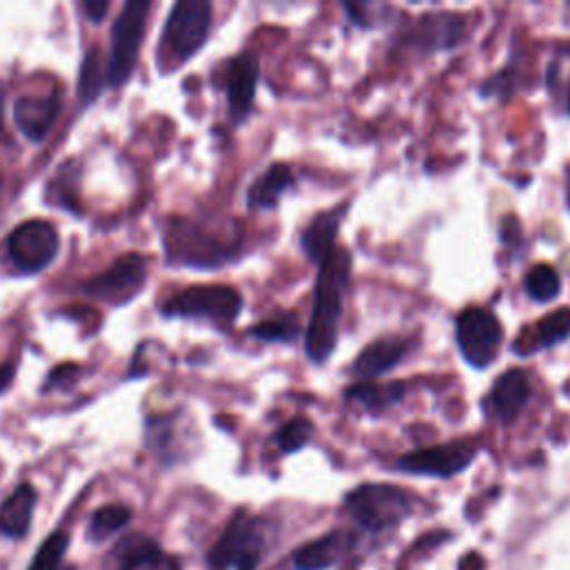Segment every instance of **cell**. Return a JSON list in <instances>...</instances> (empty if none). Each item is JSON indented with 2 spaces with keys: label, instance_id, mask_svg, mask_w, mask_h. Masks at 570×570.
<instances>
[{
  "label": "cell",
  "instance_id": "cell-1",
  "mask_svg": "<svg viewBox=\"0 0 570 570\" xmlns=\"http://www.w3.org/2000/svg\"><path fill=\"white\" fill-rule=\"evenodd\" d=\"M352 256L343 247H334L332 254L318 265L314 303L309 323L305 330V356L321 365L325 363L338 343V330L345 312V292L350 285Z\"/></svg>",
  "mask_w": 570,
  "mask_h": 570
},
{
  "label": "cell",
  "instance_id": "cell-2",
  "mask_svg": "<svg viewBox=\"0 0 570 570\" xmlns=\"http://www.w3.org/2000/svg\"><path fill=\"white\" fill-rule=\"evenodd\" d=\"M212 29V4L207 0H180L171 7L158 47V67L171 69L189 60Z\"/></svg>",
  "mask_w": 570,
  "mask_h": 570
},
{
  "label": "cell",
  "instance_id": "cell-3",
  "mask_svg": "<svg viewBox=\"0 0 570 570\" xmlns=\"http://www.w3.org/2000/svg\"><path fill=\"white\" fill-rule=\"evenodd\" d=\"M243 309V296L236 287L223 283L191 285L174 294L165 305V316L180 318H207L216 325H232Z\"/></svg>",
  "mask_w": 570,
  "mask_h": 570
},
{
  "label": "cell",
  "instance_id": "cell-4",
  "mask_svg": "<svg viewBox=\"0 0 570 570\" xmlns=\"http://www.w3.org/2000/svg\"><path fill=\"white\" fill-rule=\"evenodd\" d=\"M269 537L272 528L265 519L238 512L212 550V563L216 568L254 570L269 546Z\"/></svg>",
  "mask_w": 570,
  "mask_h": 570
},
{
  "label": "cell",
  "instance_id": "cell-5",
  "mask_svg": "<svg viewBox=\"0 0 570 570\" xmlns=\"http://www.w3.org/2000/svg\"><path fill=\"white\" fill-rule=\"evenodd\" d=\"M165 247L171 263L212 269L227 263L236 249L234 243H225L212 236L194 220L178 218L165 234Z\"/></svg>",
  "mask_w": 570,
  "mask_h": 570
},
{
  "label": "cell",
  "instance_id": "cell-6",
  "mask_svg": "<svg viewBox=\"0 0 570 570\" xmlns=\"http://www.w3.org/2000/svg\"><path fill=\"white\" fill-rule=\"evenodd\" d=\"M347 512L370 530L396 525L412 510L410 494L390 483H363L345 497Z\"/></svg>",
  "mask_w": 570,
  "mask_h": 570
},
{
  "label": "cell",
  "instance_id": "cell-7",
  "mask_svg": "<svg viewBox=\"0 0 570 570\" xmlns=\"http://www.w3.org/2000/svg\"><path fill=\"white\" fill-rule=\"evenodd\" d=\"M149 2L147 0H129L122 11L118 13L111 27V47L107 58V85L120 87L129 80L138 49L145 36Z\"/></svg>",
  "mask_w": 570,
  "mask_h": 570
},
{
  "label": "cell",
  "instance_id": "cell-8",
  "mask_svg": "<svg viewBox=\"0 0 570 570\" xmlns=\"http://www.w3.org/2000/svg\"><path fill=\"white\" fill-rule=\"evenodd\" d=\"M454 325L463 361L476 370L492 365L503 343V327L499 318L483 307H465L459 312Z\"/></svg>",
  "mask_w": 570,
  "mask_h": 570
},
{
  "label": "cell",
  "instance_id": "cell-9",
  "mask_svg": "<svg viewBox=\"0 0 570 570\" xmlns=\"http://www.w3.org/2000/svg\"><path fill=\"white\" fill-rule=\"evenodd\" d=\"M476 454L479 443L474 439H456L441 445L407 452L396 461V468L410 474H430L448 479L465 470Z\"/></svg>",
  "mask_w": 570,
  "mask_h": 570
},
{
  "label": "cell",
  "instance_id": "cell-10",
  "mask_svg": "<svg viewBox=\"0 0 570 570\" xmlns=\"http://www.w3.org/2000/svg\"><path fill=\"white\" fill-rule=\"evenodd\" d=\"M58 232L47 220H24L7 238V252L22 272L45 269L58 254Z\"/></svg>",
  "mask_w": 570,
  "mask_h": 570
},
{
  "label": "cell",
  "instance_id": "cell-11",
  "mask_svg": "<svg viewBox=\"0 0 570 570\" xmlns=\"http://www.w3.org/2000/svg\"><path fill=\"white\" fill-rule=\"evenodd\" d=\"M468 38V20L454 11H430L405 31L403 45L419 53L456 49Z\"/></svg>",
  "mask_w": 570,
  "mask_h": 570
},
{
  "label": "cell",
  "instance_id": "cell-12",
  "mask_svg": "<svg viewBox=\"0 0 570 570\" xmlns=\"http://www.w3.org/2000/svg\"><path fill=\"white\" fill-rule=\"evenodd\" d=\"M145 276H147L145 258L131 252L116 258L105 272L85 281L82 292H87L94 298L120 303V301H129L134 294L140 292Z\"/></svg>",
  "mask_w": 570,
  "mask_h": 570
},
{
  "label": "cell",
  "instance_id": "cell-13",
  "mask_svg": "<svg viewBox=\"0 0 570 570\" xmlns=\"http://www.w3.org/2000/svg\"><path fill=\"white\" fill-rule=\"evenodd\" d=\"M258 78H261V65L256 53L243 51L236 58L227 60L223 71V85L227 96V109L236 125H240L252 114Z\"/></svg>",
  "mask_w": 570,
  "mask_h": 570
},
{
  "label": "cell",
  "instance_id": "cell-14",
  "mask_svg": "<svg viewBox=\"0 0 570 570\" xmlns=\"http://www.w3.org/2000/svg\"><path fill=\"white\" fill-rule=\"evenodd\" d=\"M530 394V374L521 367H510L494 379L492 387L488 390L485 407L501 423H512L528 405Z\"/></svg>",
  "mask_w": 570,
  "mask_h": 570
},
{
  "label": "cell",
  "instance_id": "cell-15",
  "mask_svg": "<svg viewBox=\"0 0 570 570\" xmlns=\"http://www.w3.org/2000/svg\"><path fill=\"white\" fill-rule=\"evenodd\" d=\"M414 347H416L414 338H401V336L376 338L358 352L350 372L361 381L379 379L390 370H394L396 365H401Z\"/></svg>",
  "mask_w": 570,
  "mask_h": 570
},
{
  "label": "cell",
  "instance_id": "cell-16",
  "mask_svg": "<svg viewBox=\"0 0 570 570\" xmlns=\"http://www.w3.org/2000/svg\"><path fill=\"white\" fill-rule=\"evenodd\" d=\"M60 114L58 96H22L13 105L16 127L31 142H40L53 127Z\"/></svg>",
  "mask_w": 570,
  "mask_h": 570
},
{
  "label": "cell",
  "instance_id": "cell-17",
  "mask_svg": "<svg viewBox=\"0 0 570 570\" xmlns=\"http://www.w3.org/2000/svg\"><path fill=\"white\" fill-rule=\"evenodd\" d=\"M345 209L347 205H338L334 209H325L321 214H316L303 229L301 234V247L305 252V256L321 265L330 254L332 249L336 247V238H338V227H341V220L345 216Z\"/></svg>",
  "mask_w": 570,
  "mask_h": 570
},
{
  "label": "cell",
  "instance_id": "cell-18",
  "mask_svg": "<svg viewBox=\"0 0 570 570\" xmlns=\"http://www.w3.org/2000/svg\"><path fill=\"white\" fill-rule=\"evenodd\" d=\"M296 178L292 174V167L285 163L269 165L261 176L254 178V183L247 187L245 200L249 209H274L281 200V196L294 187Z\"/></svg>",
  "mask_w": 570,
  "mask_h": 570
},
{
  "label": "cell",
  "instance_id": "cell-19",
  "mask_svg": "<svg viewBox=\"0 0 570 570\" xmlns=\"http://www.w3.org/2000/svg\"><path fill=\"white\" fill-rule=\"evenodd\" d=\"M405 383L403 381H387V383H374V381H358L343 390L345 401L356 403L365 407L370 414H381L387 407L396 405L405 396Z\"/></svg>",
  "mask_w": 570,
  "mask_h": 570
},
{
  "label": "cell",
  "instance_id": "cell-20",
  "mask_svg": "<svg viewBox=\"0 0 570 570\" xmlns=\"http://www.w3.org/2000/svg\"><path fill=\"white\" fill-rule=\"evenodd\" d=\"M352 537L347 532H330L314 541H307L294 552V566L298 570H323L332 566L347 548Z\"/></svg>",
  "mask_w": 570,
  "mask_h": 570
},
{
  "label": "cell",
  "instance_id": "cell-21",
  "mask_svg": "<svg viewBox=\"0 0 570 570\" xmlns=\"http://www.w3.org/2000/svg\"><path fill=\"white\" fill-rule=\"evenodd\" d=\"M36 505V490L29 483L18 485L0 505V532L7 537H22L29 530Z\"/></svg>",
  "mask_w": 570,
  "mask_h": 570
},
{
  "label": "cell",
  "instance_id": "cell-22",
  "mask_svg": "<svg viewBox=\"0 0 570 570\" xmlns=\"http://www.w3.org/2000/svg\"><path fill=\"white\" fill-rule=\"evenodd\" d=\"M116 552H118L120 570H151L156 563L163 561V554L156 541L142 534H131L122 539Z\"/></svg>",
  "mask_w": 570,
  "mask_h": 570
},
{
  "label": "cell",
  "instance_id": "cell-23",
  "mask_svg": "<svg viewBox=\"0 0 570 570\" xmlns=\"http://www.w3.org/2000/svg\"><path fill=\"white\" fill-rule=\"evenodd\" d=\"M532 345L525 352L548 350L570 338V307H559L537 321L532 330Z\"/></svg>",
  "mask_w": 570,
  "mask_h": 570
},
{
  "label": "cell",
  "instance_id": "cell-24",
  "mask_svg": "<svg viewBox=\"0 0 570 570\" xmlns=\"http://www.w3.org/2000/svg\"><path fill=\"white\" fill-rule=\"evenodd\" d=\"M252 338L265 343H294L301 336V323L296 312H278L272 318H265L247 330Z\"/></svg>",
  "mask_w": 570,
  "mask_h": 570
},
{
  "label": "cell",
  "instance_id": "cell-25",
  "mask_svg": "<svg viewBox=\"0 0 570 570\" xmlns=\"http://www.w3.org/2000/svg\"><path fill=\"white\" fill-rule=\"evenodd\" d=\"M107 82V60L102 62L100 49L91 47L80 65V76H78V96L82 105H89L98 98L102 91V85Z\"/></svg>",
  "mask_w": 570,
  "mask_h": 570
},
{
  "label": "cell",
  "instance_id": "cell-26",
  "mask_svg": "<svg viewBox=\"0 0 570 570\" xmlns=\"http://www.w3.org/2000/svg\"><path fill=\"white\" fill-rule=\"evenodd\" d=\"M523 289L525 294L537 303H550L561 292V278L557 269L548 263H537L528 269L523 276Z\"/></svg>",
  "mask_w": 570,
  "mask_h": 570
},
{
  "label": "cell",
  "instance_id": "cell-27",
  "mask_svg": "<svg viewBox=\"0 0 570 570\" xmlns=\"http://www.w3.org/2000/svg\"><path fill=\"white\" fill-rule=\"evenodd\" d=\"M521 73H523L521 58H519V53H512L510 62H505V67H501L494 76L485 78L479 85V94L483 98H510L517 91V87L521 85Z\"/></svg>",
  "mask_w": 570,
  "mask_h": 570
},
{
  "label": "cell",
  "instance_id": "cell-28",
  "mask_svg": "<svg viewBox=\"0 0 570 570\" xmlns=\"http://www.w3.org/2000/svg\"><path fill=\"white\" fill-rule=\"evenodd\" d=\"M131 519V512L129 508L125 505H102L98 508L94 514H91V521H89V537L94 541H102L107 537H111L114 532H118L120 528H125Z\"/></svg>",
  "mask_w": 570,
  "mask_h": 570
},
{
  "label": "cell",
  "instance_id": "cell-29",
  "mask_svg": "<svg viewBox=\"0 0 570 570\" xmlns=\"http://www.w3.org/2000/svg\"><path fill=\"white\" fill-rule=\"evenodd\" d=\"M312 432H314V423H312L307 416L296 414V416H292L289 421H285V423L278 428V432H276V436H274V443H276V448H278L283 454H289V452L301 450V448L309 441Z\"/></svg>",
  "mask_w": 570,
  "mask_h": 570
},
{
  "label": "cell",
  "instance_id": "cell-30",
  "mask_svg": "<svg viewBox=\"0 0 570 570\" xmlns=\"http://www.w3.org/2000/svg\"><path fill=\"white\" fill-rule=\"evenodd\" d=\"M69 537L65 532H53L45 539L40 550L33 554L29 570H60V561L65 557Z\"/></svg>",
  "mask_w": 570,
  "mask_h": 570
},
{
  "label": "cell",
  "instance_id": "cell-31",
  "mask_svg": "<svg viewBox=\"0 0 570 570\" xmlns=\"http://www.w3.org/2000/svg\"><path fill=\"white\" fill-rule=\"evenodd\" d=\"M78 372H80L78 365H73V363H62V365H58V367H53V370L49 372L47 383H49V385H56V387H65V385H69V383H73V381L78 379Z\"/></svg>",
  "mask_w": 570,
  "mask_h": 570
},
{
  "label": "cell",
  "instance_id": "cell-32",
  "mask_svg": "<svg viewBox=\"0 0 570 570\" xmlns=\"http://www.w3.org/2000/svg\"><path fill=\"white\" fill-rule=\"evenodd\" d=\"M82 11H85L87 20L100 22L105 18V13L109 11V2H105V0H85Z\"/></svg>",
  "mask_w": 570,
  "mask_h": 570
},
{
  "label": "cell",
  "instance_id": "cell-33",
  "mask_svg": "<svg viewBox=\"0 0 570 570\" xmlns=\"http://www.w3.org/2000/svg\"><path fill=\"white\" fill-rule=\"evenodd\" d=\"M13 376H16V363H2L0 365V394L11 385V381H13Z\"/></svg>",
  "mask_w": 570,
  "mask_h": 570
},
{
  "label": "cell",
  "instance_id": "cell-34",
  "mask_svg": "<svg viewBox=\"0 0 570 570\" xmlns=\"http://www.w3.org/2000/svg\"><path fill=\"white\" fill-rule=\"evenodd\" d=\"M461 570H481V559L476 554H468L461 563Z\"/></svg>",
  "mask_w": 570,
  "mask_h": 570
},
{
  "label": "cell",
  "instance_id": "cell-35",
  "mask_svg": "<svg viewBox=\"0 0 570 570\" xmlns=\"http://www.w3.org/2000/svg\"><path fill=\"white\" fill-rule=\"evenodd\" d=\"M563 111L570 116V80L566 82V89H563Z\"/></svg>",
  "mask_w": 570,
  "mask_h": 570
},
{
  "label": "cell",
  "instance_id": "cell-36",
  "mask_svg": "<svg viewBox=\"0 0 570 570\" xmlns=\"http://www.w3.org/2000/svg\"><path fill=\"white\" fill-rule=\"evenodd\" d=\"M2 118H4V89L0 85V127H2Z\"/></svg>",
  "mask_w": 570,
  "mask_h": 570
},
{
  "label": "cell",
  "instance_id": "cell-37",
  "mask_svg": "<svg viewBox=\"0 0 570 570\" xmlns=\"http://www.w3.org/2000/svg\"><path fill=\"white\" fill-rule=\"evenodd\" d=\"M568 207H570V198H568Z\"/></svg>",
  "mask_w": 570,
  "mask_h": 570
}]
</instances>
